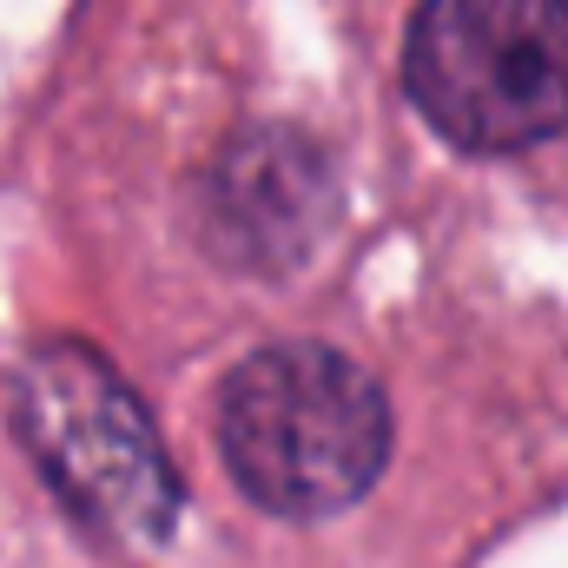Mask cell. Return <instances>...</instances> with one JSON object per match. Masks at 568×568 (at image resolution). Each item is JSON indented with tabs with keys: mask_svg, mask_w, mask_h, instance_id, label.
Returning a JSON list of instances; mask_svg holds the SVG:
<instances>
[{
	"mask_svg": "<svg viewBox=\"0 0 568 568\" xmlns=\"http://www.w3.org/2000/svg\"><path fill=\"white\" fill-rule=\"evenodd\" d=\"M219 449L239 489L291 523L371 496L390 463V404L377 377L331 344H265L219 397Z\"/></svg>",
	"mask_w": 568,
	"mask_h": 568,
	"instance_id": "6da1fadb",
	"label": "cell"
},
{
	"mask_svg": "<svg viewBox=\"0 0 568 568\" xmlns=\"http://www.w3.org/2000/svg\"><path fill=\"white\" fill-rule=\"evenodd\" d=\"M13 436L93 536L159 549L185 509V489L159 449V429L126 377L80 337L40 344L13 377Z\"/></svg>",
	"mask_w": 568,
	"mask_h": 568,
	"instance_id": "7a4b0ae2",
	"label": "cell"
},
{
	"mask_svg": "<svg viewBox=\"0 0 568 568\" xmlns=\"http://www.w3.org/2000/svg\"><path fill=\"white\" fill-rule=\"evenodd\" d=\"M404 87L456 152H529L568 126V0H424Z\"/></svg>",
	"mask_w": 568,
	"mask_h": 568,
	"instance_id": "3957f363",
	"label": "cell"
},
{
	"mask_svg": "<svg viewBox=\"0 0 568 568\" xmlns=\"http://www.w3.org/2000/svg\"><path fill=\"white\" fill-rule=\"evenodd\" d=\"M337 219V179L324 145L291 126H252L212 152L199 179L205 252L232 272L284 278L297 272Z\"/></svg>",
	"mask_w": 568,
	"mask_h": 568,
	"instance_id": "277c9868",
	"label": "cell"
}]
</instances>
